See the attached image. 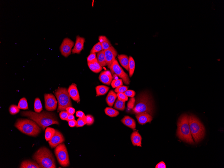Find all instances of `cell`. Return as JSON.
<instances>
[{
    "mask_svg": "<svg viewBox=\"0 0 224 168\" xmlns=\"http://www.w3.org/2000/svg\"><path fill=\"white\" fill-rule=\"evenodd\" d=\"M100 81L105 84L110 85L113 80V77L109 71H104L101 72L99 76Z\"/></svg>",
    "mask_w": 224,
    "mask_h": 168,
    "instance_id": "16",
    "label": "cell"
},
{
    "mask_svg": "<svg viewBox=\"0 0 224 168\" xmlns=\"http://www.w3.org/2000/svg\"><path fill=\"white\" fill-rule=\"evenodd\" d=\"M124 125L132 129H134L136 127V121L133 118L129 116H125L121 120Z\"/></svg>",
    "mask_w": 224,
    "mask_h": 168,
    "instance_id": "19",
    "label": "cell"
},
{
    "mask_svg": "<svg viewBox=\"0 0 224 168\" xmlns=\"http://www.w3.org/2000/svg\"><path fill=\"white\" fill-rule=\"evenodd\" d=\"M88 65L91 70L94 73H99L103 69V67L98 61L94 62H88Z\"/></svg>",
    "mask_w": 224,
    "mask_h": 168,
    "instance_id": "23",
    "label": "cell"
},
{
    "mask_svg": "<svg viewBox=\"0 0 224 168\" xmlns=\"http://www.w3.org/2000/svg\"><path fill=\"white\" fill-rule=\"evenodd\" d=\"M117 97V94L113 90H110L108 94L106 99L108 106L110 107L113 106Z\"/></svg>",
    "mask_w": 224,
    "mask_h": 168,
    "instance_id": "22",
    "label": "cell"
},
{
    "mask_svg": "<svg viewBox=\"0 0 224 168\" xmlns=\"http://www.w3.org/2000/svg\"><path fill=\"white\" fill-rule=\"evenodd\" d=\"M97 58L98 62L102 67L107 65L104 50L98 52Z\"/></svg>",
    "mask_w": 224,
    "mask_h": 168,
    "instance_id": "26",
    "label": "cell"
},
{
    "mask_svg": "<svg viewBox=\"0 0 224 168\" xmlns=\"http://www.w3.org/2000/svg\"><path fill=\"white\" fill-rule=\"evenodd\" d=\"M66 110L69 114L73 115L75 113V110L72 107H69L66 108Z\"/></svg>",
    "mask_w": 224,
    "mask_h": 168,
    "instance_id": "45",
    "label": "cell"
},
{
    "mask_svg": "<svg viewBox=\"0 0 224 168\" xmlns=\"http://www.w3.org/2000/svg\"><path fill=\"white\" fill-rule=\"evenodd\" d=\"M117 95L118 99L125 102L128 100V97L124 93H117Z\"/></svg>",
    "mask_w": 224,
    "mask_h": 168,
    "instance_id": "41",
    "label": "cell"
},
{
    "mask_svg": "<svg viewBox=\"0 0 224 168\" xmlns=\"http://www.w3.org/2000/svg\"><path fill=\"white\" fill-rule=\"evenodd\" d=\"M65 141V139L62 133L57 129H55L54 135L50 140L48 141V143L51 147L53 148L63 143Z\"/></svg>",
    "mask_w": 224,
    "mask_h": 168,
    "instance_id": "12",
    "label": "cell"
},
{
    "mask_svg": "<svg viewBox=\"0 0 224 168\" xmlns=\"http://www.w3.org/2000/svg\"><path fill=\"white\" fill-rule=\"evenodd\" d=\"M68 91L71 99L77 103H79L80 102V97L78 90L75 84H72L69 86Z\"/></svg>",
    "mask_w": 224,
    "mask_h": 168,
    "instance_id": "17",
    "label": "cell"
},
{
    "mask_svg": "<svg viewBox=\"0 0 224 168\" xmlns=\"http://www.w3.org/2000/svg\"><path fill=\"white\" fill-rule=\"evenodd\" d=\"M69 114L67 111H62L59 113V117L62 120L66 121Z\"/></svg>",
    "mask_w": 224,
    "mask_h": 168,
    "instance_id": "42",
    "label": "cell"
},
{
    "mask_svg": "<svg viewBox=\"0 0 224 168\" xmlns=\"http://www.w3.org/2000/svg\"><path fill=\"white\" fill-rule=\"evenodd\" d=\"M121 65L128 71H129V57L125 54L118 55V57Z\"/></svg>",
    "mask_w": 224,
    "mask_h": 168,
    "instance_id": "20",
    "label": "cell"
},
{
    "mask_svg": "<svg viewBox=\"0 0 224 168\" xmlns=\"http://www.w3.org/2000/svg\"><path fill=\"white\" fill-rule=\"evenodd\" d=\"M21 114L23 117L28 118L35 122L44 130L45 128L52 125L59 124L58 118L55 114L44 111L41 113L32 111H22Z\"/></svg>",
    "mask_w": 224,
    "mask_h": 168,
    "instance_id": "1",
    "label": "cell"
},
{
    "mask_svg": "<svg viewBox=\"0 0 224 168\" xmlns=\"http://www.w3.org/2000/svg\"><path fill=\"white\" fill-rule=\"evenodd\" d=\"M133 111L137 114L146 112L152 115L154 113V106L152 98L148 93H145L140 95L136 100Z\"/></svg>",
    "mask_w": 224,
    "mask_h": 168,
    "instance_id": "5",
    "label": "cell"
},
{
    "mask_svg": "<svg viewBox=\"0 0 224 168\" xmlns=\"http://www.w3.org/2000/svg\"><path fill=\"white\" fill-rule=\"evenodd\" d=\"M15 126L23 133L31 136H37L41 131L40 128L35 122L28 119L17 120Z\"/></svg>",
    "mask_w": 224,
    "mask_h": 168,
    "instance_id": "4",
    "label": "cell"
},
{
    "mask_svg": "<svg viewBox=\"0 0 224 168\" xmlns=\"http://www.w3.org/2000/svg\"><path fill=\"white\" fill-rule=\"evenodd\" d=\"M45 106L47 111H52L57 109L58 101L52 94H45L44 95Z\"/></svg>",
    "mask_w": 224,
    "mask_h": 168,
    "instance_id": "11",
    "label": "cell"
},
{
    "mask_svg": "<svg viewBox=\"0 0 224 168\" xmlns=\"http://www.w3.org/2000/svg\"><path fill=\"white\" fill-rule=\"evenodd\" d=\"M77 124L76 125V127H81L84 125L87 124V122L86 119L79 118L77 120Z\"/></svg>",
    "mask_w": 224,
    "mask_h": 168,
    "instance_id": "37",
    "label": "cell"
},
{
    "mask_svg": "<svg viewBox=\"0 0 224 168\" xmlns=\"http://www.w3.org/2000/svg\"><path fill=\"white\" fill-rule=\"evenodd\" d=\"M74 45V42L70 38H65L60 47V50L62 54L65 58L68 57L71 54L72 48Z\"/></svg>",
    "mask_w": 224,
    "mask_h": 168,
    "instance_id": "10",
    "label": "cell"
},
{
    "mask_svg": "<svg viewBox=\"0 0 224 168\" xmlns=\"http://www.w3.org/2000/svg\"><path fill=\"white\" fill-rule=\"evenodd\" d=\"M136 117L139 123L141 125L150 123L153 120L152 115L146 112L136 114Z\"/></svg>",
    "mask_w": 224,
    "mask_h": 168,
    "instance_id": "14",
    "label": "cell"
},
{
    "mask_svg": "<svg viewBox=\"0 0 224 168\" xmlns=\"http://www.w3.org/2000/svg\"><path fill=\"white\" fill-rule=\"evenodd\" d=\"M21 168H41V166L37 162L29 160L23 161L21 164Z\"/></svg>",
    "mask_w": 224,
    "mask_h": 168,
    "instance_id": "21",
    "label": "cell"
},
{
    "mask_svg": "<svg viewBox=\"0 0 224 168\" xmlns=\"http://www.w3.org/2000/svg\"><path fill=\"white\" fill-rule=\"evenodd\" d=\"M54 94L58 103V112L65 111L66 108L72 106L68 89L65 88H59L55 91Z\"/></svg>",
    "mask_w": 224,
    "mask_h": 168,
    "instance_id": "7",
    "label": "cell"
},
{
    "mask_svg": "<svg viewBox=\"0 0 224 168\" xmlns=\"http://www.w3.org/2000/svg\"><path fill=\"white\" fill-rule=\"evenodd\" d=\"M110 87L104 85H99L96 87V96L105 95L110 90Z\"/></svg>",
    "mask_w": 224,
    "mask_h": 168,
    "instance_id": "25",
    "label": "cell"
},
{
    "mask_svg": "<svg viewBox=\"0 0 224 168\" xmlns=\"http://www.w3.org/2000/svg\"><path fill=\"white\" fill-rule=\"evenodd\" d=\"M128 87L125 86H121L117 87L115 89L114 91L117 93H124L128 90Z\"/></svg>",
    "mask_w": 224,
    "mask_h": 168,
    "instance_id": "36",
    "label": "cell"
},
{
    "mask_svg": "<svg viewBox=\"0 0 224 168\" xmlns=\"http://www.w3.org/2000/svg\"><path fill=\"white\" fill-rule=\"evenodd\" d=\"M76 116L79 118L84 119H86V117L84 113L81 111H77L76 113Z\"/></svg>",
    "mask_w": 224,
    "mask_h": 168,
    "instance_id": "44",
    "label": "cell"
},
{
    "mask_svg": "<svg viewBox=\"0 0 224 168\" xmlns=\"http://www.w3.org/2000/svg\"><path fill=\"white\" fill-rule=\"evenodd\" d=\"M99 40L102 45L103 50H107L112 46L110 42L106 36H100L99 37Z\"/></svg>",
    "mask_w": 224,
    "mask_h": 168,
    "instance_id": "24",
    "label": "cell"
},
{
    "mask_svg": "<svg viewBox=\"0 0 224 168\" xmlns=\"http://www.w3.org/2000/svg\"><path fill=\"white\" fill-rule=\"evenodd\" d=\"M132 144L134 146L142 147V138L138 131L133 132L131 136Z\"/></svg>",
    "mask_w": 224,
    "mask_h": 168,
    "instance_id": "18",
    "label": "cell"
},
{
    "mask_svg": "<svg viewBox=\"0 0 224 168\" xmlns=\"http://www.w3.org/2000/svg\"><path fill=\"white\" fill-rule=\"evenodd\" d=\"M123 80L121 79H114L112 80L111 85L114 88H116L117 87L123 85Z\"/></svg>",
    "mask_w": 224,
    "mask_h": 168,
    "instance_id": "34",
    "label": "cell"
},
{
    "mask_svg": "<svg viewBox=\"0 0 224 168\" xmlns=\"http://www.w3.org/2000/svg\"><path fill=\"white\" fill-rule=\"evenodd\" d=\"M77 124V122L75 120L70 121H68L69 125L71 127H74L76 126Z\"/></svg>",
    "mask_w": 224,
    "mask_h": 168,
    "instance_id": "46",
    "label": "cell"
},
{
    "mask_svg": "<svg viewBox=\"0 0 224 168\" xmlns=\"http://www.w3.org/2000/svg\"><path fill=\"white\" fill-rule=\"evenodd\" d=\"M75 119V117L73 116V115L69 114V116L66 120V121H70L73 120Z\"/></svg>",
    "mask_w": 224,
    "mask_h": 168,
    "instance_id": "48",
    "label": "cell"
},
{
    "mask_svg": "<svg viewBox=\"0 0 224 168\" xmlns=\"http://www.w3.org/2000/svg\"><path fill=\"white\" fill-rule=\"evenodd\" d=\"M128 97H134L135 95L136 92L134 91L128 90L126 91L124 93Z\"/></svg>",
    "mask_w": 224,
    "mask_h": 168,
    "instance_id": "43",
    "label": "cell"
},
{
    "mask_svg": "<svg viewBox=\"0 0 224 168\" xmlns=\"http://www.w3.org/2000/svg\"><path fill=\"white\" fill-rule=\"evenodd\" d=\"M17 106L20 109L23 110L28 109L27 101L25 98L23 97L20 100Z\"/></svg>",
    "mask_w": 224,
    "mask_h": 168,
    "instance_id": "32",
    "label": "cell"
},
{
    "mask_svg": "<svg viewBox=\"0 0 224 168\" xmlns=\"http://www.w3.org/2000/svg\"><path fill=\"white\" fill-rule=\"evenodd\" d=\"M135 99L134 97L131 98L129 100L127 104V106L129 109H133L134 107L135 103Z\"/></svg>",
    "mask_w": 224,
    "mask_h": 168,
    "instance_id": "40",
    "label": "cell"
},
{
    "mask_svg": "<svg viewBox=\"0 0 224 168\" xmlns=\"http://www.w3.org/2000/svg\"><path fill=\"white\" fill-rule=\"evenodd\" d=\"M88 62H94L97 61L95 53L90 54L87 58Z\"/></svg>",
    "mask_w": 224,
    "mask_h": 168,
    "instance_id": "38",
    "label": "cell"
},
{
    "mask_svg": "<svg viewBox=\"0 0 224 168\" xmlns=\"http://www.w3.org/2000/svg\"><path fill=\"white\" fill-rule=\"evenodd\" d=\"M135 67V62L133 58L129 56V76L131 77L134 73Z\"/></svg>",
    "mask_w": 224,
    "mask_h": 168,
    "instance_id": "28",
    "label": "cell"
},
{
    "mask_svg": "<svg viewBox=\"0 0 224 168\" xmlns=\"http://www.w3.org/2000/svg\"><path fill=\"white\" fill-rule=\"evenodd\" d=\"M32 158L41 168H56L54 155L50 150L45 147H43L38 149L34 154Z\"/></svg>",
    "mask_w": 224,
    "mask_h": 168,
    "instance_id": "2",
    "label": "cell"
},
{
    "mask_svg": "<svg viewBox=\"0 0 224 168\" xmlns=\"http://www.w3.org/2000/svg\"><path fill=\"white\" fill-rule=\"evenodd\" d=\"M156 168H166V164L163 162H160L157 164L155 166Z\"/></svg>",
    "mask_w": 224,
    "mask_h": 168,
    "instance_id": "47",
    "label": "cell"
},
{
    "mask_svg": "<svg viewBox=\"0 0 224 168\" xmlns=\"http://www.w3.org/2000/svg\"><path fill=\"white\" fill-rule=\"evenodd\" d=\"M54 153L58 162L61 166L64 167L69 166L70 162L67 148L64 143L57 146L54 150Z\"/></svg>",
    "mask_w": 224,
    "mask_h": 168,
    "instance_id": "8",
    "label": "cell"
},
{
    "mask_svg": "<svg viewBox=\"0 0 224 168\" xmlns=\"http://www.w3.org/2000/svg\"><path fill=\"white\" fill-rule=\"evenodd\" d=\"M114 107L115 109L123 111L125 109V102L118 99L115 103Z\"/></svg>",
    "mask_w": 224,
    "mask_h": 168,
    "instance_id": "31",
    "label": "cell"
},
{
    "mask_svg": "<svg viewBox=\"0 0 224 168\" xmlns=\"http://www.w3.org/2000/svg\"><path fill=\"white\" fill-rule=\"evenodd\" d=\"M55 129L54 128L47 127L45 130V137L47 141H48L51 139L54 135Z\"/></svg>",
    "mask_w": 224,
    "mask_h": 168,
    "instance_id": "27",
    "label": "cell"
},
{
    "mask_svg": "<svg viewBox=\"0 0 224 168\" xmlns=\"http://www.w3.org/2000/svg\"><path fill=\"white\" fill-rule=\"evenodd\" d=\"M107 65L108 68L115 60V58L118 55V52L113 46H111L107 50H104Z\"/></svg>",
    "mask_w": 224,
    "mask_h": 168,
    "instance_id": "13",
    "label": "cell"
},
{
    "mask_svg": "<svg viewBox=\"0 0 224 168\" xmlns=\"http://www.w3.org/2000/svg\"><path fill=\"white\" fill-rule=\"evenodd\" d=\"M188 115H181L177 122V136L182 140L191 144H194L191 134L188 120Z\"/></svg>",
    "mask_w": 224,
    "mask_h": 168,
    "instance_id": "3",
    "label": "cell"
},
{
    "mask_svg": "<svg viewBox=\"0 0 224 168\" xmlns=\"http://www.w3.org/2000/svg\"><path fill=\"white\" fill-rule=\"evenodd\" d=\"M106 114L110 117H115L119 114V112L111 107H106L104 110Z\"/></svg>",
    "mask_w": 224,
    "mask_h": 168,
    "instance_id": "29",
    "label": "cell"
},
{
    "mask_svg": "<svg viewBox=\"0 0 224 168\" xmlns=\"http://www.w3.org/2000/svg\"><path fill=\"white\" fill-rule=\"evenodd\" d=\"M188 123L192 135L196 143L200 142L203 139L205 133L203 125L195 115L191 114L188 116Z\"/></svg>",
    "mask_w": 224,
    "mask_h": 168,
    "instance_id": "6",
    "label": "cell"
},
{
    "mask_svg": "<svg viewBox=\"0 0 224 168\" xmlns=\"http://www.w3.org/2000/svg\"><path fill=\"white\" fill-rule=\"evenodd\" d=\"M85 42L84 38L79 36H77L74 47L72 50V54H79L83 49Z\"/></svg>",
    "mask_w": 224,
    "mask_h": 168,
    "instance_id": "15",
    "label": "cell"
},
{
    "mask_svg": "<svg viewBox=\"0 0 224 168\" xmlns=\"http://www.w3.org/2000/svg\"><path fill=\"white\" fill-rule=\"evenodd\" d=\"M103 50L102 45L100 42L98 43L93 47L90 51V54H94L99 52Z\"/></svg>",
    "mask_w": 224,
    "mask_h": 168,
    "instance_id": "33",
    "label": "cell"
},
{
    "mask_svg": "<svg viewBox=\"0 0 224 168\" xmlns=\"http://www.w3.org/2000/svg\"><path fill=\"white\" fill-rule=\"evenodd\" d=\"M9 113L12 115H15L18 113L20 111V109L18 106L15 105H12L9 107Z\"/></svg>",
    "mask_w": 224,
    "mask_h": 168,
    "instance_id": "35",
    "label": "cell"
},
{
    "mask_svg": "<svg viewBox=\"0 0 224 168\" xmlns=\"http://www.w3.org/2000/svg\"><path fill=\"white\" fill-rule=\"evenodd\" d=\"M86 116V120L87 125H92L94 121V117L91 115H87Z\"/></svg>",
    "mask_w": 224,
    "mask_h": 168,
    "instance_id": "39",
    "label": "cell"
},
{
    "mask_svg": "<svg viewBox=\"0 0 224 168\" xmlns=\"http://www.w3.org/2000/svg\"><path fill=\"white\" fill-rule=\"evenodd\" d=\"M43 110V107L41 100L39 98H36L35 100L34 110L36 113H40Z\"/></svg>",
    "mask_w": 224,
    "mask_h": 168,
    "instance_id": "30",
    "label": "cell"
},
{
    "mask_svg": "<svg viewBox=\"0 0 224 168\" xmlns=\"http://www.w3.org/2000/svg\"><path fill=\"white\" fill-rule=\"evenodd\" d=\"M109 68L112 74H115L119 77L126 85L129 84L130 81L128 75L121 67L116 59H115Z\"/></svg>",
    "mask_w": 224,
    "mask_h": 168,
    "instance_id": "9",
    "label": "cell"
}]
</instances>
